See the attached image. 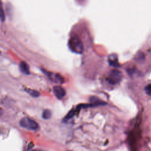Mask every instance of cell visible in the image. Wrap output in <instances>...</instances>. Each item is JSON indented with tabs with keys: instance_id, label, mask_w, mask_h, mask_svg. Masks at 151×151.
<instances>
[{
	"instance_id": "obj_1",
	"label": "cell",
	"mask_w": 151,
	"mask_h": 151,
	"mask_svg": "<svg viewBox=\"0 0 151 151\" xmlns=\"http://www.w3.org/2000/svg\"><path fill=\"white\" fill-rule=\"evenodd\" d=\"M68 47L71 51L77 54H81L84 50V46L81 41L80 38L75 37L70 38Z\"/></svg>"
},
{
	"instance_id": "obj_2",
	"label": "cell",
	"mask_w": 151,
	"mask_h": 151,
	"mask_svg": "<svg viewBox=\"0 0 151 151\" xmlns=\"http://www.w3.org/2000/svg\"><path fill=\"white\" fill-rule=\"evenodd\" d=\"M19 125L25 129L31 130H36L38 129V124L34 120L28 117H23L19 121Z\"/></svg>"
},
{
	"instance_id": "obj_3",
	"label": "cell",
	"mask_w": 151,
	"mask_h": 151,
	"mask_svg": "<svg viewBox=\"0 0 151 151\" xmlns=\"http://www.w3.org/2000/svg\"><path fill=\"white\" fill-rule=\"evenodd\" d=\"M122 78V73L118 70H112L109 74L107 81L109 84L115 85L119 83Z\"/></svg>"
},
{
	"instance_id": "obj_4",
	"label": "cell",
	"mask_w": 151,
	"mask_h": 151,
	"mask_svg": "<svg viewBox=\"0 0 151 151\" xmlns=\"http://www.w3.org/2000/svg\"><path fill=\"white\" fill-rule=\"evenodd\" d=\"M43 72L47 75V76L50 79L51 81L57 83H63L64 81V78L62 76L57 73H54L47 71L43 70Z\"/></svg>"
},
{
	"instance_id": "obj_5",
	"label": "cell",
	"mask_w": 151,
	"mask_h": 151,
	"mask_svg": "<svg viewBox=\"0 0 151 151\" xmlns=\"http://www.w3.org/2000/svg\"><path fill=\"white\" fill-rule=\"evenodd\" d=\"M52 91L55 97L58 99H63L65 95V90L60 86H55L52 88Z\"/></svg>"
},
{
	"instance_id": "obj_6",
	"label": "cell",
	"mask_w": 151,
	"mask_h": 151,
	"mask_svg": "<svg viewBox=\"0 0 151 151\" xmlns=\"http://www.w3.org/2000/svg\"><path fill=\"white\" fill-rule=\"evenodd\" d=\"M108 63L113 67H117L119 65L117 57L115 54H110L108 57Z\"/></svg>"
},
{
	"instance_id": "obj_7",
	"label": "cell",
	"mask_w": 151,
	"mask_h": 151,
	"mask_svg": "<svg viewBox=\"0 0 151 151\" xmlns=\"http://www.w3.org/2000/svg\"><path fill=\"white\" fill-rule=\"evenodd\" d=\"M90 101L91 102V104H92L93 105L94 107L97 106L106 104L105 102L100 100L99 98H97V97H96L95 96H93V97H90Z\"/></svg>"
},
{
	"instance_id": "obj_8",
	"label": "cell",
	"mask_w": 151,
	"mask_h": 151,
	"mask_svg": "<svg viewBox=\"0 0 151 151\" xmlns=\"http://www.w3.org/2000/svg\"><path fill=\"white\" fill-rule=\"evenodd\" d=\"M19 69L21 71L25 74H29L28 65L25 61H21V63H19Z\"/></svg>"
},
{
	"instance_id": "obj_9",
	"label": "cell",
	"mask_w": 151,
	"mask_h": 151,
	"mask_svg": "<svg viewBox=\"0 0 151 151\" xmlns=\"http://www.w3.org/2000/svg\"><path fill=\"white\" fill-rule=\"evenodd\" d=\"M76 111H77V109L71 110L70 111H69V113L67 114V115L64 117V121H67V120H68V119H71L72 117H73V116L76 114Z\"/></svg>"
},
{
	"instance_id": "obj_10",
	"label": "cell",
	"mask_w": 151,
	"mask_h": 151,
	"mask_svg": "<svg viewBox=\"0 0 151 151\" xmlns=\"http://www.w3.org/2000/svg\"><path fill=\"white\" fill-rule=\"evenodd\" d=\"M51 112L50 110L46 109L43 111L42 114V117L43 119H48L51 117Z\"/></svg>"
},
{
	"instance_id": "obj_11",
	"label": "cell",
	"mask_w": 151,
	"mask_h": 151,
	"mask_svg": "<svg viewBox=\"0 0 151 151\" xmlns=\"http://www.w3.org/2000/svg\"><path fill=\"white\" fill-rule=\"evenodd\" d=\"M27 91V93H28L32 97H37L40 96V93L35 90H32V89H27L25 90Z\"/></svg>"
},
{
	"instance_id": "obj_12",
	"label": "cell",
	"mask_w": 151,
	"mask_h": 151,
	"mask_svg": "<svg viewBox=\"0 0 151 151\" xmlns=\"http://www.w3.org/2000/svg\"><path fill=\"white\" fill-rule=\"evenodd\" d=\"M145 91L146 92V93L149 95V96H151V84H147L145 88Z\"/></svg>"
},
{
	"instance_id": "obj_13",
	"label": "cell",
	"mask_w": 151,
	"mask_h": 151,
	"mask_svg": "<svg viewBox=\"0 0 151 151\" xmlns=\"http://www.w3.org/2000/svg\"><path fill=\"white\" fill-rule=\"evenodd\" d=\"M4 18H5V17H4V11H3L2 8H1V21H4Z\"/></svg>"
},
{
	"instance_id": "obj_14",
	"label": "cell",
	"mask_w": 151,
	"mask_h": 151,
	"mask_svg": "<svg viewBox=\"0 0 151 151\" xmlns=\"http://www.w3.org/2000/svg\"><path fill=\"white\" fill-rule=\"evenodd\" d=\"M32 151H43V150H33Z\"/></svg>"
}]
</instances>
